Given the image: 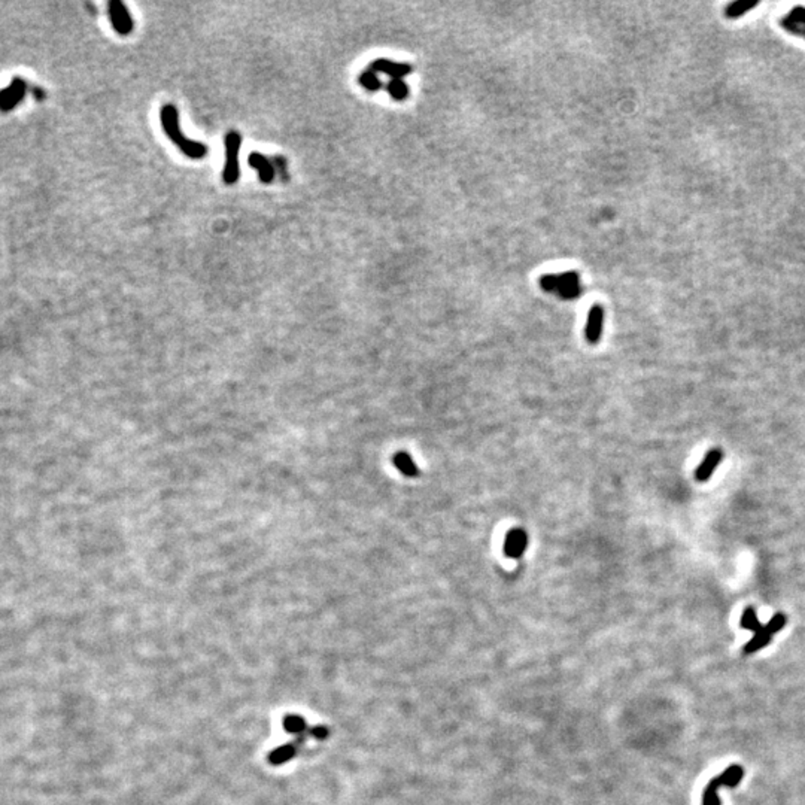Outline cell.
Instances as JSON below:
<instances>
[{
  "label": "cell",
  "mask_w": 805,
  "mask_h": 805,
  "mask_svg": "<svg viewBox=\"0 0 805 805\" xmlns=\"http://www.w3.org/2000/svg\"><path fill=\"white\" fill-rule=\"evenodd\" d=\"M160 119H161V126H163V128H165L167 138L183 152V154L190 158H194V160H200L203 157H206L208 147L205 144L183 136V133L181 131V126H179V114H178V109L175 106L170 105V103L163 106L160 110Z\"/></svg>",
  "instance_id": "6da1fadb"
},
{
  "label": "cell",
  "mask_w": 805,
  "mask_h": 805,
  "mask_svg": "<svg viewBox=\"0 0 805 805\" xmlns=\"http://www.w3.org/2000/svg\"><path fill=\"white\" fill-rule=\"evenodd\" d=\"M242 145V136L238 131H229L226 136V167L222 170V179L227 185L236 183L240 175L239 169V151Z\"/></svg>",
  "instance_id": "7a4b0ae2"
},
{
  "label": "cell",
  "mask_w": 805,
  "mask_h": 805,
  "mask_svg": "<svg viewBox=\"0 0 805 805\" xmlns=\"http://www.w3.org/2000/svg\"><path fill=\"white\" fill-rule=\"evenodd\" d=\"M109 17L112 22V27L115 28L117 33L122 36H127L128 33H131V30H133V19H131V15L124 3L119 2V0H112L109 3Z\"/></svg>",
  "instance_id": "3957f363"
},
{
  "label": "cell",
  "mask_w": 805,
  "mask_h": 805,
  "mask_svg": "<svg viewBox=\"0 0 805 805\" xmlns=\"http://www.w3.org/2000/svg\"><path fill=\"white\" fill-rule=\"evenodd\" d=\"M370 69L374 70L376 74L388 75L391 79H403L413 72V67L410 65L399 63V61H392L388 58H378L372 61Z\"/></svg>",
  "instance_id": "277c9868"
},
{
  "label": "cell",
  "mask_w": 805,
  "mask_h": 805,
  "mask_svg": "<svg viewBox=\"0 0 805 805\" xmlns=\"http://www.w3.org/2000/svg\"><path fill=\"white\" fill-rule=\"evenodd\" d=\"M603 327H604V309H603V306L594 304L592 308L589 309L588 322H586V329H585L586 340L590 345H597L599 342L601 333H603Z\"/></svg>",
  "instance_id": "5b68a950"
},
{
  "label": "cell",
  "mask_w": 805,
  "mask_h": 805,
  "mask_svg": "<svg viewBox=\"0 0 805 805\" xmlns=\"http://www.w3.org/2000/svg\"><path fill=\"white\" fill-rule=\"evenodd\" d=\"M526 545H528V534L521 528H515L506 534L503 546L504 555L513 559L521 558L525 552Z\"/></svg>",
  "instance_id": "8992f818"
},
{
  "label": "cell",
  "mask_w": 805,
  "mask_h": 805,
  "mask_svg": "<svg viewBox=\"0 0 805 805\" xmlns=\"http://www.w3.org/2000/svg\"><path fill=\"white\" fill-rule=\"evenodd\" d=\"M248 163L254 170L258 172L261 182L270 183L274 179V173H276V170H274L273 163L266 156L261 154V152H251L248 157Z\"/></svg>",
  "instance_id": "52a82bcc"
},
{
  "label": "cell",
  "mask_w": 805,
  "mask_h": 805,
  "mask_svg": "<svg viewBox=\"0 0 805 805\" xmlns=\"http://www.w3.org/2000/svg\"><path fill=\"white\" fill-rule=\"evenodd\" d=\"M723 460V452L720 449H711L707 452L706 458L702 460L699 467L695 472V479L698 482H707L708 479L716 472L717 465Z\"/></svg>",
  "instance_id": "ba28073f"
},
{
  "label": "cell",
  "mask_w": 805,
  "mask_h": 805,
  "mask_svg": "<svg viewBox=\"0 0 805 805\" xmlns=\"http://www.w3.org/2000/svg\"><path fill=\"white\" fill-rule=\"evenodd\" d=\"M394 465L397 467V470H400V473H403L407 477H416L420 474V470H417V465L415 464V461L412 460V456L407 454V452H397L392 458Z\"/></svg>",
  "instance_id": "9c48e42d"
},
{
  "label": "cell",
  "mask_w": 805,
  "mask_h": 805,
  "mask_svg": "<svg viewBox=\"0 0 805 805\" xmlns=\"http://www.w3.org/2000/svg\"><path fill=\"white\" fill-rule=\"evenodd\" d=\"M771 640H772V636L765 629V626H762L759 631H756L755 636H753V638L749 641V643H746L742 652H745V655L756 654L758 650L767 647L771 643Z\"/></svg>",
  "instance_id": "30bf717a"
},
{
  "label": "cell",
  "mask_w": 805,
  "mask_h": 805,
  "mask_svg": "<svg viewBox=\"0 0 805 805\" xmlns=\"http://www.w3.org/2000/svg\"><path fill=\"white\" fill-rule=\"evenodd\" d=\"M742 777H745V770H742L740 765H731L722 774H719L717 780L720 783V786L737 788L740 781L742 780Z\"/></svg>",
  "instance_id": "8fae6325"
},
{
  "label": "cell",
  "mask_w": 805,
  "mask_h": 805,
  "mask_svg": "<svg viewBox=\"0 0 805 805\" xmlns=\"http://www.w3.org/2000/svg\"><path fill=\"white\" fill-rule=\"evenodd\" d=\"M385 88L388 91V94L397 101H401L409 97V87H407L403 79H391L388 81V84H386Z\"/></svg>",
  "instance_id": "7c38bea8"
},
{
  "label": "cell",
  "mask_w": 805,
  "mask_h": 805,
  "mask_svg": "<svg viewBox=\"0 0 805 805\" xmlns=\"http://www.w3.org/2000/svg\"><path fill=\"white\" fill-rule=\"evenodd\" d=\"M358 81H360L361 87H364L367 91H378L382 88V81H381L379 75L376 74L374 70H372L370 67L363 70V72L360 74Z\"/></svg>",
  "instance_id": "4fadbf2b"
},
{
  "label": "cell",
  "mask_w": 805,
  "mask_h": 805,
  "mask_svg": "<svg viewBox=\"0 0 805 805\" xmlns=\"http://www.w3.org/2000/svg\"><path fill=\"white\" fill-rule=\"evenodd\" d=\"M740 626L742 629L753 631V633H756V631H759L762 628L755 608H753V607H747L745 611H742L741 620H740Z\"/></svg>",
  "instance_id": "5bb4252c"
},
{
  "label": "cell",
  "mask_w": 805,
  "mask_h": 805,
  "mask_svg": "<svg viewBox=\"0 0 805 805\" xmlns=\"http://www.w3.org/2000/svg\"><path fill=\"white\" fill-rule=\"evenodd\" d=\"M719 788H722V786H720L717 777L711 779L708 781V784L706 786V790H704V795H702V805H720V799H719V795H717Z\"/></svg>",
  "instance_id": "9a60e30c"
},
{
  "label": "cell",
  "mask_w": 805,
  "mask_h": 805,
  "mask_svg": "<svg viewBox=\"0 0 805 805\" xmlns=\"http://www.w3.org/2000/svg\"><path fill=\"white\" fill-rule=\"evenodd\" d=\"M294 756H295V747L291 745H287V746H282V747H278L276 750H273L270 753L269 761L273 763V765H281V763H285Z\"/></svg>",
  "instance_id": "2e32d148"
},
{
  "label": "cell",
  "mask_w": 805,
  "mask_h": 805,
  "mask_svg": "<svg viewBox=\"0 0 805 805\" xmlns=\"http://www.w3.org/2000/svg\"><path fill=\"white\" fill-rule=\"evenodd\" d=\"M755 6H758V2H736V3H731L727 8V17L728 18H738L741 15H745L746 13H749L750 9H753Z\"/></svg>",
  "instance_id": "e0dca14e"
},
{
  "label": "cell",
  "mask_w": 805,
  "mask_h": 805,
  "mask_svg": "<svg viewBox=\"0 0 805 805\" xmlns=\"http://www.w3.org/2000/svg\"><path fill=\"white\" fill-rule=\"evenodd\" d=\"M283 728L290 733H301L306 729V722L300 716H288L283 720Z\"/></svg>",
  "instance_id": "ac0fdd59"
},
{
  "label": "cell",
  "mask_w": 805,
  "mask_h": 805,
  "mask_svg": "<svg viewBox=\"0 0 805 805\" xmlns=\"http://www.w3.org/2000/svg\"><path fill=\"white\" fill-rule=\"evenodd\" d=\"M556 281L558 290L568 287V285H580V274L577 272H563L556 274Z\"/></svg>",
  "instance_id": "d6986e66"
},
{
  "label": "cell",
  "mask_w": 805,
  "mask_h": 805,
  "mask_svg": "<svg viewBox=\"0 0 805 805\" xmlns=\"http://www.w3.org/2000/svg\"><path fill=\"white\" fill-rule=\"evenodd\" d=\"M786 622H788V617L784 616L783 613H777L771 617L770 622L765 625V629L771 636H774L776 633H779V631H781L784 626H786Z\"/></svg>",
  "instance_id": "ffe728a7"
},
{
  "label": "cell",
  "mask_w": 805,
  "mask_h": 805,
  "mask_svg": "<svg viewBox=\"0 0 805 805\" xmlns=\"http://www.w3.org/2000/svg\"><path fill=\"white\" fill-rule=\"evenodd\" d=\"M540 287L547 292H555L558 290V281L555 273H547L545 276L540 278Z\"/></svg>",
  "instance_id": "44dd1931"
},
{
  "label": "cell",
  "mask_w": 805,
  "mask_h": 805,
  "mask_svg": "<svg viewBox=\"0 0 805 805\" xmlns=\"http://www.w3.org/2000/svg\"><path fill=\"white\" fill-rule=\"evenodd\" d=\"M556 292L565 300H574L582 294V287H580V285H568V287L559 288Z\"/></svg>",
  "instance_id": "7402d4cb"
},
{
  "label": "cell",
  "mask_w": 805,
  "mask_h": 805,
  "mask_svg": "<svg viewBox=\"0 0 805 805\" xmlns=\"http://www.w3.org/2000/svg\"><path fill=\"white\" fill-rule=\"evenodd\" d=\"M273 163H274V165H273V166H274V170H276V169L279 170V175H281V178H282L283 181H288L287 160H285L283 157H279V156H276V157L273 158Z\"/></svg>",
  "instance_id": "603a6c76"
},
{
  "label": "cell",
  "mask_w": 805,
  "mask_h": 805,
  "mask_svg": "<svg viewBox=\"0 0 805 805\" xmlns=\"http://www.w3.org/2000/svg\"><path fill=\"white\" fill-rule=\"evenodd\" d=\"M329 733H330V731L327 728H325V727H313L310 729V736L315 737V738H318V740L327 738Z\"/></svg>",
  "instance_id": "cb8c5ba5"
},
{
  "label": "cell",
  "mask_w": 805,
  "mask_h": 805,
  "mask_svg": "<svg viewBox=\"0 0 805 805\" xmlns=\"http://www.w3.org/2000/svg\"><path fill=\"white\" fill-rule=\"evenodd\" d=\"M804 36H805V35H804Z\"/></svg>",
  "instance_id": "d4e9b609"
}]
</instances>
